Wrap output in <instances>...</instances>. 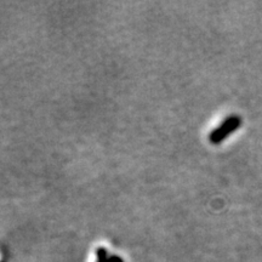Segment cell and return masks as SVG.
<instances>
[{
	"mask_svg": "<svg viewBox=\"0 0 262 262\" xmlns=\"http://www.w3.org/2000/svg\"><path fill=\"white\" fill-rule=\"evenodd\" d=\"M239 126V119L237 117H229L227 120H225L217 129L212 131L209 136L211 143H219L222 140H225L227 137L228 134H231L232 131H234Z\"/></svg>",
	"mask_w": 262,
	"mask_h": 262,
	"instance_id": "obj_1",
	"label": "cell"
},
{
	"mask_svg": "<svg viewBox=\"0 0 262 262\" xmlns=\"http://www.w3.org/2000/svg\"><path fill=\"white\" fill-rule=\"evenodd\" d=\"M97 256H98V262H107V253L104 249H98L97 250Z\"/></svg>",
	"mask_w": 262,
	"mask_h": 262,
	"instance_id": "obj_2",
	"label": "cell"
},
{
	"mask_svg": "<svg viewBox=\"0 0 262 262\" xmlns=\"http://www.w3.org/2000/svg\"><path fill=\"white\" fill-rule=\"evenodd\" d=\"M108 262H122V260L119 257H112Z\"/></svg>",
	"mask_w": 262,
	"mask_h": 262,
	"instance_id": "obj_3",
	"label": "cell"
}]
</instances>
